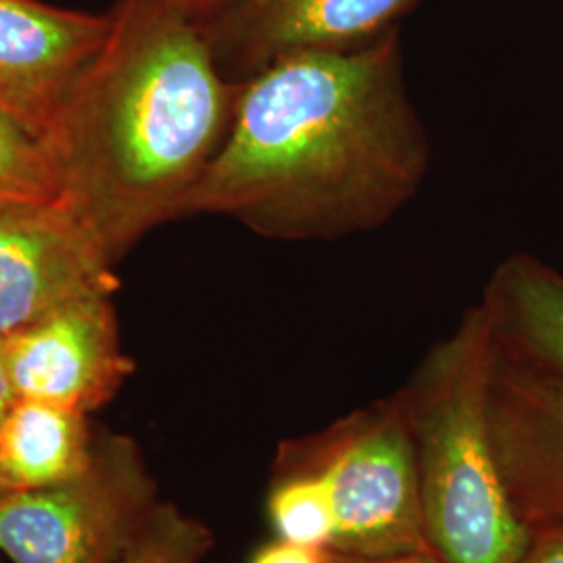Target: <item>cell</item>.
<instances>
[{"instance_id":"1","label":"cell","mask_w":563,"mask_h":563,"mask_svg":"<svg viewBox=\"0 0 563 563\" xmlns=\"http://www.w3.org/2000/svg\"><path fill=\"white\" fill-rule=\"evenodd\" d=\"M239 84L230 132L181 218L222 216L272 241L332 242L383 228L418 197L430 141L397 30L282 57Z\"/></svg>"},{"instance_id":"2","label":"cell","mask_w":563,"mask_h":563,"mask_svg":"<svg viewBox=\"0 0 563 563\" xmlns=\"http://www.w3.org/2000/svg\"><path fill=\"white\" fill-rule=\"evenodd\" d=\"M239 88L186 11L167 0H120L101 51L42 139L60 199L111 262L181 218L230 132Z\"/></svg>"},{"instance_id":"3","label":"cell","mask_w":563,"mask_h":563,"mask_svg":"<svg viewBox=\"0 0 563 563\" xmlns=\"http://www.w3.org/2000/svg\"><path fill=\"white\" fill-rule=\"evenodd\" d=\"M490 367L493 334L478 302L397 393L416 453L426 537L446 563H518L530 539L493 449Z\"/></svg>"},{"instance_id":"4","label":"cell","mask_w":563,"mask_h":563,"mask_svg":"<svg viewBox=\"0 0 563 563\" xmlns=\"http://www.w3.org/2000/svg\"><path fill=\"white\" fill-rule=\"evenodd\" d=\"M322 478L334 509V551L393 558L432 551L411 434L397 395L342 418L320 434L282 444L280 460Z\"/></svg>"},{"instance_id":"5","label":"cell","mask_w":563,"mask_h":563,"mask_svg":"<svg viewBox=\"0 0 563 563\" xmlns=\"http://www.w3.org/2000/svg\"><path fill=\"white\" fill-rule=\"evenodd\" d=\"M157 504L139 443L102 432L80 476L0 501V553L11 563H120Z\"/></svg>"},{"instance_id":"6","label":"cell","mask_w":563,"mask_h":563,"mask_svg":"<svg viewBox=\"0 0 563 563\" xmlns=\"http://www.w3.org/2000/svg\"><path fill=\"white\" fill-rule=\"evenodd\" d=\"M118 288L111 257L69 202H0V339Z\"/></svg>"},{"instance_id":"7","label":"cell","mask_w":563,"mask_h":563,"mask_svg":"<svg viewBox=\"0 0 563 563\" xmlns=\"http://www.w3.org/2000/svg\"><path fill=\"white\" fill-rule=\"evenodd\" d=\"M2 341L15 399L53 402L86 416L113 401L134 372L107 295L69 302Z\"/></svg>"},{"instance_id":"8","label":"cell","mask_w":563,"mask_h":563,"mask_svg":"<svg viewBox=\"0 0 563 563\" xmlns=\"http://www.w3.org/2000/svg\"><path fill=\"white\" fill-rule=\"evenodd\" d=\"M418 0H223L199 21L228 80L244 81L302 51L376 41Z\"/></svg>"},{"instance_id":"9","label":"cell","mask_w":563,"mask_h":563,"mask_svg":"<svg viewBox=\"0 0 563 563\" xmlns=\"http://www.w3.org/2000/svg\"><path fill=\"white\" fill-rule=\"evenodd\" d=\"M488 420L507 495L528 532L563 526V386L493 342Z\"/></svg>"},{"instance_id":"10","label":"cell","mask_w":563,"mask_h":563,"mask_svg":"<svg viewBox=\"0 0 563 563\" xmlns=\"http://www.w3.org/2000/svg\"><path fill=\"white\" fill-rule=\"evenodd\" d=\"M109 30L111 15L0 0V107L44 139Z\"/></svg>"},{"instance_id":"11","label":"cell","mask_w":563,"mask_h":563,"mask_svg":"<svg viewBox=\"0 0 563 563\" xmlns=\"http://www.w3.org/2000/svg\"><path fill=\"white\" fill-rule=\"evenodd\" d=\"M484 313L497 351L563 386V274L518 253L495 267L484 288Z\"/></svg>"},{"instance_id":"12","label":"cell","mask_w":563,"mask_h":563,"mask_svg":"<svg viewBox=\"0 0 563 563\" xmlns=\"http://www.w3.org/2000/svg\"><path fill=\"white\" fill-rule=\"evenodd\" d=\"M95 441L86 413L15 399L0 418V472L7 488L38 490L80 476L90 465Z\"/></svg>"},{"instance_id":"13","label":"cell","mask_w":563,"mask_h":563,"mask_svg":"<svg viewBox=\"0 0 563 563\" xmlns=\"http://www.w3.org/2000/svg\"><path fill=\"white\" fill-rule=\"evenodd\" d=\"M267 514L278 539L332 547L334 509L325 484L311 470L278 462V476L267 495Z\"/></svg>"},{"instance_id":"14","label":"cell","mask_w":563,"mask_h":563,"mask_svg":"<svg viewBox=\"0 0 563 563\" xmlns=\"http://www.w3.org/2000/svg\"><path fill=\"white\" fill-rule=\"evenodd\" d=\"M55 197L59 174L46 142L0 107V202Z\"/></svg>"},{"instance_id":"15","label":"cell","mask_w":563,"mask_h":563,"mask_svg":"<svg viewBox=\"0 0 563 563\" xmlns=\"http://www.w3.org/2000/svg\"><path fill=\"white\" fill-rule=\"evenodd\" d=\"M213 547L211 530L174 504L159 501L120 563H201Z\"/></svg>"},{"instance_id":"16","label":"cell","mask_w":563,"mask_h":563,"mask_svg":"<svg viewBox=\"0 0 563 563\" xmlns=\"http://www.w3.org/2000/svg\"><path fill=\"white\" fill-rule=\"evenodd\" d=\"M334 549L330 547H307L278 539L263 544L253 553L249 563H332Z\"/></svg>"},{"instance_id":"17","label":"cell","mask_w":563,"mask_h":563,"mask_svg":"<svg viewBox=\"0 0 563 563\" xmlns=\"http://www.w3.org/2000/svg\"><path fill=\"white\" fill-rule=\"evenodd\" d=\"M518 563H563V526L530 530V539Z\"/></svg>"},{"instance_id":"18","label":"cell","mask_w":563,"mask_h":563,"mask_svg":"<svg viewBox=\"0 0 563 563\" xmlns=\"http://www.w3.org/2000/svg\"><path fill=\"white\" fill-rule=\"evenodd\" d=\"M332 563H446L439 558L434 551H418V553H405V555H393V558H351L334 551Z\"/></svg>"},{"instance_id":"19","label":"cell","mask_w":563,"mask_h":563,"mask_svg":"<svg viewBox=\"0 0 563 563\" xmlns=\"http://www.w3.org/2000/svg\"><path fill=\"white\" fill-rule=\"evenodd\" d=\"M167 2L176 4L178 9L186 11L190 18H195L197 21L211 18L223 4V0H167Z\"/></svg>"},{"instance_id":"20","label":"cell","mask_w":563,"mask_h":563,"mask_svg":"<svg viewBox=\"0 0 563 563\" xmlns=\"http://www.w3.org/2000/svg\"><path fill=\"white\" fill-rule=\"evenodd\" d=\"M13 401H15V393H13L11 378H9V369H7L4 341L0 339V411H4Z\"/></svg>"},{"instance_id":"21","label":"cell","mask_w":563,"mask_h":563,"mask_svg":"<svg viewBox=\"0 0 563 563\" xmlns=\"http://www.w3.org/2000/svg\"><path fill=\"white\" fill-rule=\"evenodd\" d=\"M0 418H2V411H0ZM7 495H11V490L7 488V484H4V478H2V472H0V501L7 497Z\"/></svg>"}]
</instances>
